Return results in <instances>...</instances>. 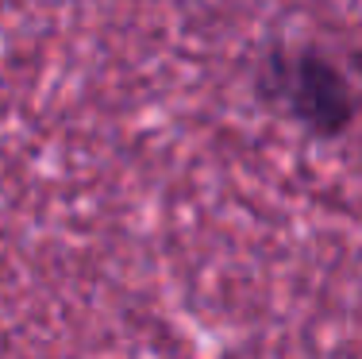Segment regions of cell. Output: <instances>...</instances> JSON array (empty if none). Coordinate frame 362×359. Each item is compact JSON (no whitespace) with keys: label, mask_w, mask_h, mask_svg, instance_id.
Instances as JSON below:
<instances>
[{"label":"cell","mask_w":362,"mask_h":359,"mask_svg":"<svg viewBox=\"0 0 362 359\" xmlns=\"http://www.w3.org/2000/svg\"><path fill=\"white\" fill-rule=\"evenodd\" d=\"M293 101L308 120H316L324 127H339L351 108L347 85L324 62H300L297 78H293Z\"/></svg>","instance_id":"1"}]
</instances>
